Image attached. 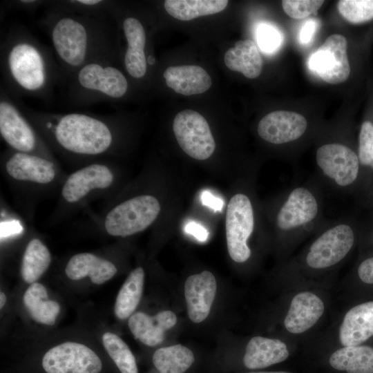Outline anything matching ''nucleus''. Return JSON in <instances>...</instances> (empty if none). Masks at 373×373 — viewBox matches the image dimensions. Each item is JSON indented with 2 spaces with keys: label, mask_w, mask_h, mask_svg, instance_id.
I'll list each match as a JSON object with an SVG mask.
<instances>
[{
  "label": "nucleus",
  "mask_w": 373,
  "mask_h": 373,
  "mask_svg": "<svg viewBox=\"0 0 373 373\" xmlns=\"http://www.w3.org/2000/svg\"><path fill=\"white\" fill-rule=\"evenodd\" d=\"M19 105L53 153L76 169L114 155L120 142L115 115L37 111Z\"/></svg>",
  "instance_id": "f257e3e1"
},
{
  "label": "nucleus",
  "mask_w": 373,
  "mask_h": 373,
  "mask_svg": "<svg viewBox=\"0 0 373 373\" xmlns=\"http://www.w3.org/2000/svg\"><path fill=\"white\" fill-rule=\"evenodd\" d=\"M112 19L46 9L39 23L50 39L62 85L76 70L91 61L119 57Z\"/></svg>",
  "instance_id": "f03ea898"
},
{
  "label": "nucleus",
  "mask_w": 373,
  "mask_h": 373,
  "mask_svg": "<svg viewBox=\"0 0 373 373\" xmlns=\"http://www.w3.org/2000/svg\"><path fill=\"white\" fill-rule=\"evenodd\" d=\"M1 86L16 98L51 99L62 85L60 68L52 49L40 43L23 25L9 28L1 42Z\"/></svg>",
  "instance_id": "7ed1b4c3"
},
{
  "label": "nucleus",
  "mask_w": 373,
  "mask_h": 373,
  "mask_svg": "<svg viewBox=\"0 0 373 373\" xmlns=\"http://www.w3.org/2000/svg\"><path fill=\"white\" fill-rule=\"evenodd\" d=\"M324 190L315 175L285 189L274 201L271 224L285 251L305 237L314 235L327 222L323 212Z\"/></svg>",
  "instance_id": "20e7f679"
},
{
  "label": "nucleus",
  "mask_w": 373,
  "mask_h": 373,
  "mask_svg": "<svg viewBox=\"0 0 373 373\" xmlns=\"http://www.w3.org/2000/svg\"><path fill=\"white\" fill-rule=\"evenodd\" d=\"M0 166L4 178L29 216L33 214L31 211L38 200L59 192L67 176L58 161L9 148L1 153Z\"/></svg>",
  "instance_id": "39448f33"
},
{
  "label": "nucleus",
  "mask_w": 373,
  "mask_h": 373,
  "mask_svg": "<svg viewBox=\"0 0 373 373\" xmlns=\"http://www.w3.org/2000/svg\"><path fill=\"white\" fill-rule=\"evenodd\" d=\"M117 175L109 160L87 164L67 175L49 218L55 224L74 216L98 198L108 200L115 189Z\"/></svg>",
  "instance_id": "423d86ee"
},
{
  "label": "nucleus",
  "mask_w": 373,
  "mask_h": 373,
  "mask_svg": "<svg viewBox=\"0 0 373 373\" xmlns=\"http://www.w3.org/2000/svg\"><path fill=\"white\" fill-rule=\"evenodd\" d=\"M118 57L91 61L76 70L64 83L66 99L75 107L120 100L130 89V84L117 66Z\"/></svg>",
  "instance_id": "0eeeda50"
},
{
  "label": "nucleus",
  "mask_w": 373,
  "mask_h": 373,
  "mask_svg": "<svg viewBox=\"0 0 373 373\" xmlns=\"http://www.w3.org/2000/svg\"><path fill=\"white\" fill-rule=\"evenodd\" d=\"M362 224L352 216L328 220L315 234L302 255L301 264L308 270L332 269L343 261L359 240Z\"/></svg>",
  "instance_id": "6e6552de"
},
{
  "label": "nucleus",
  "mask_w": 373,
  "mask_h": 373,
  "mask_svg": "<svg viewBox=\"0 0 373 373\" xmlns=\"http://www.w3.org/2000/svg\"><path fill=\"white\" fill-rule=\"evenodd\" d=\"M105 202L93 221L95 226L113 237L124 238L143 231L155 222L161 210L157 198L148 193Z\"/></svg>",
  "instance_id": "1a4fd4ad"
},
{
  "label": "nucleus",
  "mask_w": 373,
  "mask_h": 373,
  "mask_svg": "<svg viewBox=\"0 0 373 373\" xmlns=\"http://www.w3.org/2000/svg\"><path fill=\"white\" fill-rule=\"evenodd\" d=\"M0 135L8 148L58 161L44 138L26 116L19 99L0 87Z\"/></svg>",
  "instance_id": "9d476101"
},
{
  "label": "nucleus",
  "mask_w": 373,
  "mask_h": 373,
  "mask_svg": "<svg viewBox=\"0 0 373 373\" xmlns=\"http://www.w3.org/2000/svg\"><path fill=\"white\" fill-rule=\"evenodd\" d=\"M256 225L253 200L246 193H236L227 205L225 224L228 252L236 262L243 263L250 258L248 240Z\"/></svg>",
  "instance_id": "9b49d317"
},
{
  "label": "nucleus",
  "mask_w": 373,
  "mask_h": 373,
  "mask_svg": "<svg viewBox=\"0 0 373 373\" xmlns=\"http://www.w3.org/2000/svg\"><path fill=\"white\" fill-rule=\"evenodd\" d=\"M173 129L177 142L189 156L204 160L213 153L216 143L207 119L199 113L185 109L175 117Z\"/></svg>",
  "instance_id": "f8f14e48"
},
{
  "label": "nucleus",
  "mask_w": 373,
  "mask_h": 373,
  "mask_svg": "<svg viewBox=\"0 0 373 373\" xmlns=\"http://www.w3.org/2000/svg\"><path fill=\"white\" fill-rule=\"evenodd\" d=\"M111 10V17L118 22L122 31L125 47L122 55V62L126 73L133 79L140 80L148 73V59L151 55L146 50L147 47V32L142 21L133 15L122 17L115 9Z\"/></svg>",
  "instance_id": "ddd939ff"
},
{
  "label": "nucleus",
  "mask_w": 373,
  "mask_h": 373,
  "mask_svg": "<svg viewBox=\"0 0 373 373\" xmlns=\"http://www.w3.org/2000/svg\"><path fill=\"white\" fill-rule=\"evenodd\" d=\"M347 43L341 35L329 36L309 57V70L324 82L337 84L346 81L350 74L347 54Z\"/></svg>",
  "instance_id": "4468645a"
},
{
  "label": "nucleus",
  "mask_w": 373,
  "mask_h": 373,
  "mask_svg": "<svg viewBox=\"0 0 373 373\" xmlns=\"http://www.w3.org/2000/svg\"><path fill=\"white\" fill-rule=\"evenodd\" d=\"M42 366L47 373H99L102 363L87 346L66 342L50 349L44 356Z\"/></svg>",
  "instance_id": "2eb2a0df"
},
{
  "label": "nucleus",
  "mask_w": 373,
  "mask_h": 373,
  "mask_svg": "<svg viewBox=\"0 0 373 373\" xmlns=\"http://www.w3.org/2000/svg\"><path fill=\"white\" fill-rule=\"evenodd\" d=\"M308 128V121L303 115L289 111H275L259 121L257 132L269 144L288 146L304 138Z\"/></svg>",
  "instance_id": "dca6fc26"
},
{
  "label": "nucleus",
  "mask_w": 373,
  "mask_h": 373,
  "mask_svg": "<svg viewBox=\"0 0 373 373\" xmlns=\"http://www.w3.org/2000/svg\"><path fill=\"white\" fill-rule=\"evenodd\" d=\"M217 283L209 271L189 276L184 285V296L190 320L198 323L209 314L216 293Z\"/></svg>",
  "instance_id": "f3484780"
},
{
  "label": "nucleus",
  "mask_w": 373,
  "mask_h": 373,
  "mask_svg": "<svg viewBox=\"0 0 373 373\" xmlns=\"http://www.w3.org/2000/svg\"><path fill=\"white\" fill-rule=\"evenodd\" d=\"M324 311V303L318 296L307 291L299 292L291 300L285 327L294 334L305 332L319 321Z\"/></svg>",
  "instance_id": "a211bd4d"
},
{
  "label": "nucleus",
  "mask_w": 373,
  "mask_h": 373,
  "mask_svg": "<svg viewBox=\"0 0 373 373\" xmlns=\"http://www.w3.org/2000/svg\"><path fill=\"white\" fill-rule=\"evenodd\" d=\"M373 336V300L350 309L339 327L338 338L344 347L362 345Z\"/></svg>",
  "instance_id": "6ab92c4d"
},
{
  "label": "nucleus",
  "mask_w": 373,
  "mask_h": 373,
  "mask_svg": "<svg viewBox=\"0 0 373 373\" xmlns=\"http://www.w3.org/2000/svg\"><path fill=\"white\" fill-rule=\"evenodd\" d=\"M64 272L70 280L88 277L93 283L101 285L111 279L117 272V268L105 258L84 252L75 254L69 259Z\"/></svg>",
  "instance_id": "aec40b11"
},
{
  "label": "nucleus",
  "mask_w": 373,
  "mask_h": 373,
  "mask_svg": "<svg viewBox=\"0 0 373 373\" xmlns=\"http://www.w3.org/2000/svg\"><path fill=\"white\" fill-rule=\"evenodd\" d=\"M177 322L175 314L169 310L162 311L154 316L143 312L132 314L128 319V327L135 339L143 344L153 347L160 344L164 332Z\"/></svg>",
  "instance_id": "412c9836"
},
{
  "label": "nucleus",
  "mask_w": 373,
  "mask_h": 373,
  "mask_svg": "<svg viewBox=\"0 0 373 373\" xmlns=\"http://www.w3.org/2000/svg\"><path fill=\"white\" fill-rule=\"evenodd\" d=\"M163 77L168 87L183 95L203 93L209 89L212 84L208 73L196 65L168 67Z\"/></svg>",
  "instance_id": "4be33fe9"
},
{
  "label": "nucleus",
  "mask_w": 373,
  "mask_h": 373,
  "mask_svg": "<svg viewBox=\"0 0 373 373\" xmlns=\"http://www.w3.org/2000/svg\"><path fill=\"white\" fill-rule=\"evenodd\" d=\"M288 356L287 347L283 341L254 336L248 342L243 362L248 369H262L281 363Z\"/></svg>",
  "instance_id": "5701e85b"
},
{
  "label": "nucleus",
  "mask_w": 373,
  "mask_h": 373,
  "mask_svg": "<svg viewBox=\"0 0 373 373\" xmlns=\"http://www.w3.org/2000/svg\"><path fill=\"white\" fill-rule=\"evenodd\" d=\"M224 61L229 69L240 72L249 79L258 77L263 66L258 46L250 39L236 41L233 47L226 51Z\"/></svg>",
  "instance_id": "b1692460"
},
{
  "label": "nucleus",
  "mask_w": 373,
  "mask_h": 373,
  "mask_svg": "<svg viewBox=\"0 0 373 373\" xmlns=\"http://www.w3.org/2000/svg\"><path fill=\"white\" fill-rule=\"evenodd\" d=\"M329 362L335 370L347 373H373V347L346 346L336 350Z\"/></svg>",
  "instance_id": "393cba45"
},
{
  "label": "nucleus",
  "mask_w": 373,
  "mask_h": 373,
  "mask_svg": "<svg viewBox=\"0 0 373 373\" xmlns=\"http://www.w3.org/2000/svg\"><path fill=\"white\" fill-rule=\"evenodd\" d=\"M23 301L34 321L48 325L55 324L60 307L56 301L48 299L47 291L43 285L37 282L30 284L24 293Z\"/></svg>",
  "instance_id": "a878e982"
},
{
  "label": "nucleus",
  "mask_w": 373,
  "mask_h": 373,
  "mask_svg": "<svg viewBox=\"0 0 373 373\" xmlns=\"http://www.w3.org/2000/svg\"><path fill=\"white\" fill-rule=\"evenodd\" d=\"M51 254L47 246L38 238H32L26 246L21 265L23 280L29 284L36 281L50 265Z\"/></svg>",
  "instance_id": "bb28decb"
},
{
  "label": "nucleus",
  "mask_w": 373,
  "mask_h": 373,
  "mask_svg": "<svg viewBox=\"0 0 373 373\" xmlns=\"http://www.w3.org/2000/svg\"><path fill=\"white\" fill-rule=\"evenodd\" d=\"M228 3L227 0H166L164 8L173 17L189 21L222 12Z\"/></svg>",
  "instance_id": "cd10ccee"
},
{
  "label": "nucleus",
  "mask_w": 373,
  "mask_h": 373,
  "mask_svg": "<svg viewBox=\"0 0 373 373\" xmlns=\"http://www.w3.org/2000/svg\"><path fill=\"white\" fill-rule=\"evenodd\" d=\"M144 271L138 267L128 276L122 285L115 300L114 312L116 316L124 320L137 308L142 295Z\"/></svg>",
  "instance_id": "c85d7f7f"
},
{
  "label": "nucleus",
  "mask_w": 373,
  "mask_h": 373,
  "mask_svg": "<svg viewBox=\"0 0 373 373\" xmlns=\"http://www.w3.org/2000/svg\"><path fill=\"white\" fill-rule=\"evenodd\" d=\"M193 352L180 344L157 349L153 363L160 373H184L194 362Z\"/></svg>",
  "instance_id": "c756f323"
},
{
  "label": "nucleus",
  "mask_w": 373,
  "mask_h": 373,
  "mask_svg": "<svg viewBox=\"0 0 373 373\" xmlns=\"http://www.w3.org/2000/svg\"><path fill=\"white\" fill-rule=\"evenodd\" d=\"M115 1L108 0H50L45 1L46 9L94 17H111Z\"/></svg>",
  "instance_id": "7c9ffc66"
},
{
  "label": "nucleus",
  "mask_w": 373,
  "mask_h": 373,
  "mask_svg": "<svg viewBox=\"0 0 373 373\" xmlns=\"http://www.w3.org/2000/svg\"><path fill=\"white\" fill-rule=\"evenodd\" d=\"M102 342L121 373H138L135 358L126 343L117 335L106 332Z\"/></svg>",
  "instance_id": "2f4dec72"
},
{
  "label": "nucleus",
  "mask_w": 373,
  "mask_h": 373,
  "mask_svg": "<svg viewBox=\"0 0 373 373\" xmlns=\"http://www.w3.org/2000/svg\"><path fill=\"white\" fill-rule=\"evenodd\" d=\"M337 8L348 22L361 23L373 19V0H341Z\"/></svg>",
  "instance_id": "473e14b6"
},
{
  "label": "nucleus",
  "mask_w": 373,
  "mask_h": 373,
  "mask_svg": "<svg viewBox=\"0 0 373 373\" xmlns=\"http://www.w3.org/2000/svg\"><path fill=\"white\" fill-rule=\"evenodd\" d=\"M358 155L361 166L370 171L373 157V122L370 120H365L361 124L358 135Z\"/></svg>",
  "instance_id": "72a5a7b5"
},
{
  "label": "nucleus",
  "mask_w": 373,
  "mask_h": 373,
  "mask_svg": "<svg viewBox=\"0 0 373 373\" xmlns=\"http://www.w3.org/2000/svg\"><path fill=\"white\" fill-rule=\"evenodd\" d=\"M320 0H283L282 7L285 12L294 19H303L316 12L323 4Z\"/></svg>",
  "instance_id": "f704fd0d"
},
{
  "label": "nucleus",
  "mask_w": 373,
  "mask_h": 373,
  "mask_svg": "<svg viewBox=\"0 0 373 373\" xmlns=\"http://www.w3.org/2000/svg\"><path fill=\"white\" fill-rule=\"evenodd\" d=\"M257 40L262 50L271 52L280 47L283 36L274 26L269 24H260L257 30Z\"/></svg>",
  "instance_id": "c9c22d12"
},
{
  "label": "nucleus",
  "mask_w": 373,
  "mask_h": 373,
  "mask_svg": "<svg viewBox=\"0 0 373 373\" xmlns=\"http://www.w3.org/2000/svg\"><path fill=\"white\" fill-rule=\"evenodd\" d=\"M356 273L359 280L367 285H373V254L365 256L357 265Z\"/></svg>",
  "instance_id": "e433bc0d"
},
{
  "label": "nucleus",
  "mask_w": 373,
  "mask_h": 373,
  "mask_svg": "<svg viewBox=\"0 0 373 373\" xmlns=\"http://www.w3.org/2000/svg\"><path fill=\"white\" fill-rule=\"evenodd\" d=\"M45 1L41 0H12L5 1L4 4L9 8L32 12L38 8L44 6Z\"/></svg>",
  "instance_id": "4c0bfd02"
},
{
  "label": "nucleus",
  "mask_w": 373,
  "mask_h": 373,
  "mask_svg": "<svg viewBox=\"0 0 373 373\" xmlns=\"http://www.w3.org/2000/svg\"><path fill=\"white\" fill-rule=\"evenodd\" d=\"M184 229L186 233L193 236L200 242H205L208 239L209 232L202 225L194 221L188 222Z\"/></svg>",
  "instance_id": "58836bf2"
},
{
  "label": "nucleus",
  "mask_w": 373,
  "mask_h": 373,
  "mask_svg": "<svg viewBox=\"0 0 373 373\" xmlns=\"http://www.w3.org/2000/svg\"><path fill=\"white\" fill-rule=\"evenodd\" d=\"M201 201L202 204L216 211H221L223 208V200L213 195L209 191H204L201 195Z\"/></svg>",
  "instance_id": "ea45409f"
},
{
  "label": "nucleus",
  "mask_w": 373,
  "mask_h": 373,
  "mask_svg": "<svg viewBox=\"0 0 373 373\" xmlns=\"http://www.w3.org/2000/svg\"><path fill=\"white\" fill-rule=\"evenodd\" d=\"M316 28V23L313 19L308 20L303 24L299 34V40L301 44H307L311 41Z\"/></svg>",
  "instance_id": "a19ab883"
},
{
  "label": "nucleus",
  "mask_w": 373,
  "mask_h": 373,
  "mask_svg": "<svg viewBox=\"0 0 373 373\" xmlns=\"http://www.w3.org/2000/svg\"><path fill=\"white\" fill-rule=\"evenodd\" d=\"M359 240L373 249V220L366 224H362Z\"/></svg>",
  "instance_id": "79ce46f5"
},
{
  "label": "nucleus",
  "mask_w": 373,
  "mask_h": 373,
  "mask_svg": "<svg viewBox=\"0 0 373 373\" xmlns=\"http://www.w3.org/2000/svg\"><path fill=\"white\" fill-rule=\"evenodd\" d=\"M356 200L362 207L373 212V180L365 192Z\"/></svg>",
  "instance_id": "37998d69"
},
{
  "label": "nucleus",
  "mask_w": 373,
  "mask_h": 373,
  "mask_svg": "<svg viewBox=\"0 0 373 373\" xmlns=\"http://www.w3.org/2000/svg\"><path fill=\"white\" fill-rule=\"evenodd\" d=\"M6 301V296L3 292H1L0 294V307L2 308Z\"/></svg>",
  "instance_id": "c03bdc74"
},
{
  "label": "nucleus",
  "mask_w": 373,
  "mask_h": 373,
  "mask_svg": "<svg viewBox=\"0 0 373 373\" xmlns=\"http://www.w3.org/2000/svg\"><path fill=\"white\" fill-rule=\"evenodd\" d=\"M248 373H289V372H284V371H278V372H248Z\"/></svg>",
  "instance_id": "a18cd8bd"
}]
</instances>
